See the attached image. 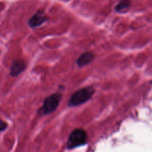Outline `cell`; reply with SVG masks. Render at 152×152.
Masks as SVG:
<instances>
[{
	"label": "cell",
	"instance_id": "cell-2",
	"mask_svg": "<svg viewBox=\"0 0 152 152\" xmlns=\"http://www.w3.org/2000/svg\"><path fill=\"white\" fill-rule=\"evenodd\" d=\"M87 142V134L83 129H75L71 132L67 142L68 148H74L85 145Z\"/></svg>",
	"mask_w": 152,
	"mask_h": 152
},
{
	"label": "cell",
	"instance_id": "cell-6",
	"mask_svg": "<svg viewBox=\"0 0 152 152\" xmlns=\"http://www.w3.org/2000/svg\"><path fill=\"white\" fill-rule=\"evenodd\" d=\"M94 55L93 53L91 52H86V53H83L77 59V65L80 67L85 66V65L91 63L94 60Z\"/></svg>",
	"mask_w": 152,
	"mask_h": 152
},
{
	"label": "cell",
	"instance_id": "cell-4",
	"mask_svg": "<svg viewBox=\"0 0 152 152\" xmlns=\"http://www.w3.org/2000/svg\"><path fill=\"white\" fill-rule=\"evenodd\" d=\"M47 19L45 14L42 10L37 11L29 20V25L31 28H37L42 25Z\"/></svg>",
	"mask_w": 152,
	"mask_h": 152
},
{
	"label": "cell",
	"instance_id": "cell-3",
	"mask_svg": "<svg viewBox=\"0 0 152 152\" xmlns=\"http://www.w3.org/2000/svg\"><path fill=\"white\" fill-rule=\"evenodd\" d=\"M61 99V95L59 94H54L45 99L43 105L39 110L42 114H48L54 111L59 105Z\"/></svg>",
	"mask_w": 152,
	"mask_h": 152
},
{
	"label": "cell",
	"instance_id": "cell-5",
	"mask_svg": "<svg viewBox=\"0 0 152 152\" xmlns=\"http://www.w3.org/2000/svg\"><path fill=\"white\" fill-rule=\"evenodd\" d=\"M25 64L22 60L15 61L12 63L10 68V75L12 77H16L20 74L25 70Z\"/></svg>",
	"mask_w": 152,
	"mask_h": 152
},
{
	"label": "cell",
	"instance_id": "cell-8",
	"mask_svg": "<svg viewBox=\"0 0 152 152\" xmlns=\"http://www.w3.org/2000/svg\"><path fill=\"white\" fill-rule=\"evenodd\" d=\"M7 126L5 123H4L3 121H1V131H4V128Z\"/></svg>",
	"mask_w": 152,
	"mask_h": 152
},
{
	"label": "cell",
	"instance_id": "cell-1",
	"mask_svg": "<svg viewBox=\"0 0 152 152\" xmlns=\"http://www.w3.org/2000/svg\"><path fill=\"white\" fill-rule=\"evenodd\" d=\"M94 93V90L92 87H86L80 89L76 91L70 98L68 103V106H77L87 102L88 99L91 98Z\"/></svg>",
	"mask_w": 152,
	"mask_h": 152
},
{
	"label": "cell",
	"instance_id": "cell-7",
	"mask_svg": "<svg viewBox=\"0 0 152 152\" xmlns=\"http://www.w3.org/2000/svg\"><path fill=\"white\" fill-rule=\"evenodd\" d=\"M131 1L129 0H122L115 6V10L118 12H122L126 10L130 7Z\"/></svg>",
	"mask_w": 152,
	"mask_h": 152
}]
</instances>
